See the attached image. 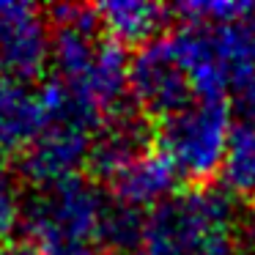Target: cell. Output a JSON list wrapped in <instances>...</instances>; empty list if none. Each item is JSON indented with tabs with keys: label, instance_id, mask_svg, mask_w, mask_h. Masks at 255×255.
<instances>
[{
	"label": "cell",
	"instance_id": "6da1fadb",
	"mask_svg": "<svg viewBox=\"0 0 255 255\" xmlns=\"http://www.w3.org/2000/svg\"><path fill=\"white\" fill-rule=\"evenodd\" d=\"M55 80L85 113L99 121L118 116L129 94V58L96 22L94 8L58 6L52 11Z\"/></svg>",
	"mask_w": 255,
	"mask_h": 255
},
{
	"label": "cell",
	"instance_id": "7a4b0ae2",
	"mask_svg": "<svg viewBox=\"0 0 255 255\" xmlns=\"http://www.w3.org/2000/svg\"><path fill=\"white\" fill-rule=\"evenodd\" d=\"M233 203L220 189L173 195L145 214L137 255H239Z\"/></svg>",
	"mask_w": 255,
	"mask_h": 255
},
{
	"label": "cell",
	"instance_id": "3957f363",
	"mask_svg": "<svg viewBox=\"0 0 255 255\" xmlns=\"http://www.w3.org/2000/svg\"><path fill=\"white\" fill-rule=\"evenodd\" d=\"M110 209L113 198L94 178L74 176L36 189L25 203V225L39 247H94L102 239Z\"/></svg>",
	"mask_w": 255,
	"mask_h": 255
},
{
	"label": "cell",
	"instance_id": "277c9868",
	"mask_svg": "<svg viewBox=\"0 0 255 255\" xmlns=\"http://www.w3.org/2000/svg\"><path fill=\"white\" fill-rule=\"evenodd\" d=\"M44 88L50 96V121L19 159L25 178L33 181L36 189L80 176V170L91 165L96 132L105 124L85 113L58 83Z\"/></svg>",
	"mask_w": 255,
	"mask_h": 255
},
{
	"label": "cell",
	"instance_id": "5b68a950",
	"mask_svg": "<svg viewBox=\"0 0 255 255\" xmlns=\"http://www.w3.org/2000/svg\"><path fill=\"white\" fill-rule=\"evenodd\" d=\"M233 124L228 99H195L159 121L156 148L165 154L178 178L206 181L222 170Z\"/></svg>",
	"mask_w": 255,
	"mask_h": 255
},
{
	"label": "cell",
	"instance_id": "8992f818",
	"mask_svg": "<svg viewBox=\"0 0 255 255\" xmlns=\"http://www.w3.org/2000/svg\"><path fill=\"white\" fill-rule=\"evenodd\" d=\"M129 94L145 116L165 121L195 102V91L167 36L140 47L129 66Z\"/></svg>",
	"mask_w": 255,
	"mask_h": 255
},
{
	"label": "cell",
	"instance_id": "52a82bcc",
	"mask_svg": "<svg viewBox=\"0 0 255 255\" xmlns=\"http://www.w3.org/2000/svg\"><path fill=\"white\" fill-rule=\"evenodd\" d=\"M52 39L55 28L44 8L0 0V74L33 83L52 63Z\"/></svg>",
	"mask_w": 255,
	"mask_h": 255
},
{
	"label": "cell",
	"instance_id": "ba28073f",
	"mask_svg": "<svg viewBox=\"0 0 255 255\" xmlns=\"http://www.w3.org/2000/svg\"><path fill=\"white\" fill-rule=\"evenodd\" d=\"M50 121L47 88L0 74V159L19 156L36 143Z\"/></svg>",
	"mask_w": 255,
	"mask_h": 255
},
{
	"label": "cell",
	"instance_id": "9c48e42d",
	"mask_svg": "<svg viewBox=\"0 0 255 255\" xmlns=\"http://www.w3.org/2000/svg\"><path fill=\"white\" fill-rule=\"evenodd\" d=\"M178 173L165 159L159 148H145L132 162L116 170L107 178V187L113 192V200L129 209H156L167 198H173Z\"/></svg>",
	"mask_w": 255,
	"mask_h": 255
},
{
	"label": "cell",
	"instance_id": "30bf717a",
	"mask_svg": "<svg viewBox=\"0 0 255 255\" xmlns=\"http://www.w3.org/2000/svg\"><path fill=\"white\" fill-rule=\"evenodd\" d=\"M94 14L99 28L121 47H145L162 30L167 8L145 0H113L96 6Z\"/></svg>",
	"mask_w": 255,
	"mask_h": 255
},
{
	"label": "cell",
	"instance_id": "8fae6325",
	"mask_svg": "<svg viewBox=\"0 0 255 255\" xmlns=\"http://www.w3.org/2000/svg\"><path fill=\"white\" fill-rule=\"evenodd\" d=\"M151 148L145 140V129L140 121L132 116H118L107 118L99 127L94 140V151H91V167L99 173V178H110L116 170H121L127 162H132L137 154Z\"/></svg>",
	"mask_w": 255,
	"mask_h": 255
},
{
	"label": "cell",
	"instance_id": "7c38bea8",
	"mask_svg": "<svg viewBox=\"0 0 255 255\" xmlns=\"http://www.w3.org/2000/svg\"><path fill=\"white\" fill-rule=\"evenodd\" d=\"M220 173L225 192L255 195V118H239L233 124Z\"/></svg>",
	"mask_w": 255,
	"mask_h": 255
},
{
	"label": "cell",
	"instance_id": "4fadbf2b",
	"mask_svg": "<svg viewBox=\"0 0 255 255\" xmlns=\"http://www.w3.org/2000/svg\"><path fill=\"white\" fill-rule=\"evenodd\" d=\"M184 25H225L236 19L253 17V3H231V0H200V3H181L176 6Z\"/></svg>",
	"mask_w": 255,
	"mask_h": 255
},
{
	"label": "cell",
	"instance_id": "5bb4252c",
	"mask_svg": "<svg viewBox=\"0 0 255 255\" xmlns=\"http://www.w3.org/2000/svg\"><path fill=\"white\" fill-rule=\"evenodd\" d=\"M25 220V200L19 192V181L6 162L0 159V242H6L17 225Z\"/></svg>",
	"mask_w": 255,
	"mask_h": 255
},
{
	"label": "cell",
	"instance_id": "9a60e30c",
	"mask_svg": "<svg viewBox=\"0 0 255 255\" xmlns=\"http://www.w3.org/2000/svg\"><path fill=\"white\" fill-rule=\"evenodd\" d=\"M0 255H107L105 250L96 247H58V250H47L39 247L33 242H17V244H6L0 250Z\"/></svg>",
	"mask_w": 255,
	"mask_h": 255
},
{
	"label": "cell",
	"instance_id": "2e32d148",
	"mask_svg": "<svg viewBox=\"0 0 255 255\" xmlns=\"http://www.w3.org/2000/svg\"><path fill=\"white\" fill-rule=\"evenodd\" d=\"M233 102H236L242 118H255V74L233 91Z\"/></svg>",
	"mask_w": 255,
	"mask_h": 255
},
{
	"label": "cell",
	"instance_id": "e0dca14e",
	"mask_svg": "<svg viewBox=\"0 0 255 255\" xmlns=\"http://www.w3.org/2000/svg\"><path fill=\"white\" fill-rule=\"evenodd\" d=\"M239 255H255V253H239Z\"/></svg>",
	"mask_w": 255,
	"mask_h": 255
}]
</instances>
